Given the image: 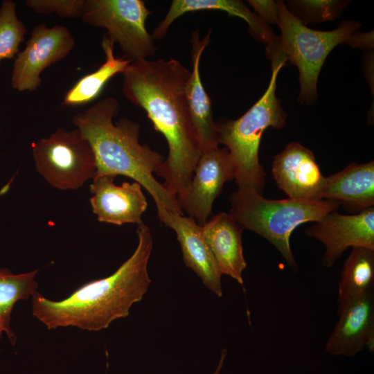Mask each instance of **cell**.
<instances>
[{
  "label": "cell",
  "instance_id": "obj_1",
  "mask_svg": "<svg viewBox=\"0 0 374 374\" xmlns=\"http://www.w3.org/2000/svg\"><path fill=\"white\" fill-rule=\"evenodd\" d=\"M122 74L123 95L145 111L168 143V155L156 174L179 203L202 154L187 100L190 71L175 59L147 58L132 62Z\"/></svg>",
  "mask_w": 374,
  "mask_h": 374
},
{
  "label": "cell",
  "instance_id": "obj_2",
  "mask_svg": "<svg viewBox=\"0 0 374 374\" xmlns=\"http://www.w3.org/2000/svg\"><path fill=\"white\" fill-rule=\"evenodd\" d=\"M136 233L135 251L112 275L89 281L59 301L35 292L32 295L33 314L48 329L75 326L91 331L107 328L115 319L127 317L151 283L148 264L153 247L152 234L143 222L138 224Z\"/></svg>",
  "mask_w": 374,
  "mask_h": 374
},
{
  "label": "cell",
  "instance_id": "obj_3",
  "mask_svg": "<svg viewBox=\"0 0 374 374\" xmlns=\"http://www.w3.org/2000/svg\"><path fill=\"white\" fill-rule=\"evenodd\" d=\"M119 110L118 100L107 97L73 117V125L93 150L95 177H130L150 193L157 212L166 209L184 215L177 197L154 176L164 161L163 157L140 143L139 124L124 117L114 123Z\"/></svg>",
  "mask_w": 374,
  "mask_h": 374
},
{
  "label": "cell",
  "instance_id": "obj_4",
  "mask_svg": "<svg viewBox=\"0 0 374 374\" xmlns=\"http://www.w3.org/2000/svg\"><path fill=\"white\" fill-rule=\"evenodd\" d=\"M266 54L272 72L263 95L239 118L217 124L219 145L229 150L238 190L260 195L266 175L258 157L262 135L269 127L283 128L287 116L276 96L277 76L287 59L276 39L267 44Z\"/></svg>",
  "mask_w": 374,
  "mask_h": 374
},
{
  "label": "cell",
  "instance_id": "obj_5",
  "mask_svg": "<svg viewBox=\"0 0 374 374\" xmlns=\"http://www.w3.org/2000/svg\"><path fill=\"white\" fill-rule=\"evenodd\" d=\"M229 214L242 227L268 240L287 265L296 269L290 236L299 225L317 222L340 206L327 199H269L253 191L237 190L230 197Z\"/></svg>",
  "mask_w": 374,
  "mask_h": 374
},
{
  "label": "cell",
  "instance_id": "obj_6",
  "mask_svg": "<svg viewBox=\"0 0 374 374\" xmlns=\"http://www.w3.org/2000/svg\"><path fill=\"white\" fill-rule=\"evenodd\" d=\"M278 36L280 48L287 62L295 65L299 73V102L312 104L317 98V80L329 53L340 44H353L360 24L354 20L342 21L334 30H317L303 24L282 1H278Z\"/></svg>",
  "mask_w": 374,
  "mask_h": 374
},
{
  "label": "cell",
  "instance_id": "obj_7",
  "mask_svg": "<svg viewBox=\"0 0 374 374\" xmlns=\"http://www.w3.org/2000/svg\"><path fill=\"white\" fill-rule=\"evenodd\" d=\"M37 171L53 188L66 190L81 188L96 172L95 154L78 129H57L33 146Z\"/></svg>",
  "mask_w": 374,
  "mask_h": 374
},
{
  "label": "cell",
  "instance_id": "obj_8",
  "mask_svg": "<svg viewBox=\"0 0 374 374\" xmlns=\"http://www.w3.org/2000/svg\"><path fill=\"white\" fill-rule=\"evenodd\" d=\"M150 14L142 0H85L80 18L89 26L106 29L123 57L133 62L147 59L157 50L145 28Z\"/></svg>",
  "mask_w": 374,
  "mask_h": 374
},
{
  "label": "cell",
  "instance_id": "obj_9",
  "mask_svg": "<svg viewBox=\"0 0 374 374\" xmlns=\"http://www.w3.org/2000/svg\"><path fill=\"white\" fill-rule=\"evenodd\" d=\"M75 45V38L65 26L37 25L25 48L15 58L11 75L13 89L20 92L37 89L43 71L66 57Z\"/></svg>",
  "mask_w": 374,
  "mask_h": 374
},
{
  "label": "cell",
  "instance_id": "obj_10",
  "mask_svg": "<svg viewBox=\"0 0 374 374\" xmlns=\"http://www.w3.org/2000/svg\"><path fill=\"white\" fill-rule=\"evenodd\" d=\"M305 233L323 244L322 265L331 267L349 247L374 249V207L348 215L331 211Z\"/></svg>",
  "mask_w": 374,
  "mask_h": 374
},
{
  "label": "cell",
  "instance_id": "obj_11",
  "mask_svg": "<svg viewBox=\"0 0 374 374\" xmlns=\"http://www.w3.org/2000/svg\"><path fill=\"white\" fill-rule=\"evenodd\" d=\"M234 180V168L228 149L219 146L202 152L193 178L179 204L189 217L203 226L212 214L215 198L224 184Z\"/></svg>",
  "mask_w": 374,
  "mask_h": 374
},
{
  "label": "cell",
  "instance_id": "obj_12",
  "mask_svg": "<svg viewBox=\"0 0 374 374\" xmlns=\"http://www.w3.org/2000/svg\"><path fill=\"white\" fill-rule=\"evenodd\" d=\"M271 172L288 198L321 199L324 177L313 152L299 142H291L274 159Z\"/></svg>",
  "mask_w": 374,
  "mask_h": 374
},
{
  "label": "cell",
  "instance_id": "obj_13",
  "mask_svg": "<svg viewBox=\"0 0 374 374\" xmlns=\"http://www.w3.org/2000/svg\"><path fill=\"white\" fill-rule=\"evenodd\" d=\"M339 319L326 343L332 356L354 357L374 350V291L357 298L337 312Z\"/></svg>",
  "mask_w": 374,
  "mask_h": 374
},
{
  "label": "cell",
  "instance_id": "obj_14",
  "mask_svg": "<svg viewBox=\"0 0 374 374\" xmlns=\"http://www.w3.org/2000/svg\"><path fill=\"white\" fill-rule=\"evenodd\" d=\"M159 218L176 233L183 260L217 296H222V274L205 240L202 226L191 217L163 209Z\"/></svg>",
  "mask_w": 374,
  "mask_h": 374
},
{
  "label": "cell",
  "instance_id": "obj_15",
  "mask_svg": "<svg viewBox=\"0 0 374 374\" xmlns=\"http://www.w3.org/2000/svg\"><path fill=\"white\" fill-rule=\"evenodd\" d=\"M114 177L100 176L93 179L89 191L93 213L100 222L121 226L126 223H142L148 203L139 183H114Z\"/></svg>",
  "mask_w": 374,
  "mask_h": 374
},
{
  "label": "cell",
  "instance_id": "obj_16",
  "mask_svg": "<svg viewBox=\"0 0 374 374\" xmlns=\"http://www.w3.org/2000/svg\"><path fill=\"white\" fill-rule=\"evenodd\" d=\"M211 33L210 30L200 40L198 29L192 33L190 42L193 71L186 88L190 116L202 152L219 146L218 130L213 116L211 101L202 84L199 73L201 55L211 42Z\"/></svg>",
  "mask_w": 374,
  "mask_h": 374
},
{
  "label": "cell",
  "instance_id": "obj_17",
  "mask_svg": "<svg viewBox=\"0 0 374 374\" xmlns=\"http://www.w3.org/2000/svg\"><path fill=\"white\" fill-rule=\"evenodd\" d=\"M321 199L337 202L351 214L374 206V162L352 163L326 177Z\"/></svg>",
  "mask_w": 374,
  "mask_h": 374
},
{
  "label": "cell",
  "instance_id": "obj_18",
  "mask_svg": "<svg viewBox=\"0 0 374 374\" xmlns=\"http://www.w3.org/2000/svg\"><path fill=\"white\" fill-rule=\"evenodd\" d=\"M202 229L221 274L242 285V272L247 267L242 241V227L229 213L222 212L209 218Z\"/></svg>",
  "mask_w": 374,
  "mask_h": 374
},
{
  "label": "cell",
  "instance_id": "obj_19",
  "mask_svg": "<svg viewBox=\"0 0 374 374\" xmlns=\"http://www.w3.org/2000/svg\"><path fill=\"white\" fill-rule=\"evenodd\" d=\"M199 10H219L244 20L249 32L257 40L269 43L275 35L269 26L264 23L242 1L238 0H173L165 18L154 30L153 39L166 37L171 24L180 16Z\"/></svg>",
  "mask_w": 374,
  "mask_h": 374
},
{
  "label": "cell",
  "instance_id": "obj_20",
  "mask_svg": "<svg viewBox=\"0 0 374 374\" xmlns=\"http://www.w3.org/2000/svg\"><path fill=\"white\" fill-rule=\"evenodd\" d=\"M374 291V249L353 247L343 265L337 292V312Z\"/></svg>",
  "mask_w": 374,
  "mask_h": 374
},
{
  "label": "cell",
  "instance_id": "obj_21",
  "mask_svg": "<svg viewBox=\"0 0 374 374\" xmlns=\"http://www.w3.org/2000/svg\"><path fill=\"white\" fill-rule=\"evenodd\" d=\"M114 42L104 34L101 46L105 61L95 71L78 80L65 93L62 105L80 106L94 100L107 82L118 73H122L132 62L123 57H116L114 53Z\"/></svg>",
  "mask_w": 374,
  "mask_h": 374
},
{
  "label": "cell",
  "instance_id": "obj_22",
  "mask_svg": "<svg viewBox=\"0 0 374 374\" xmlns=\"http://www.w3.org/2000/svg\"><path fill=\"white\" fill-rule=\"evenodd\" d=\"M38 270L13 274L8 269H0V336L6 332L14 344L16 336L10 327V315L16 302L26 300L36 291L35 276Z\"/></svg>",
  "mask_w": 374,
  "mask_h": 374
},
{
  "label": "cell",
  "instance_id": "obj_23",
  "mask_svg": "<svg viewBox=\"0 0 374 374\" xmlns=\"http://www.w3.org/2000/svg\"><path fill=\"white\" fill-rule=\"evenodd\" d=\"M26 27L17 16L16 3L5 0L0 7V64L6 59H15L24 39Z\"/></svg>",
  "mask_w": 374,
  "mask_h": 374
},
{
  "label": "cell",
  "instance_id": "obj_24",
  "mask_svg": "<svg viewBox=\"0 0 374 374\" xmlns=\"http://www.w3.org/2000/svg\"><path fill=\"white\" fill-rule=\"evenodd\" d=\"M348 3V1H290L288 9L303 24L306 25L335 20Z\"/></svg>",
  "mask_w": 374,
  "mask_h": 374
},
{
  "label": "cell",
  "instance_id": "obj_25",
  "mask_svg": "<svg viewBox=\"0 0 374 374\" xmlns=\"http://www.w3.org/2000/svg\"><path fill=\"white\" fill-rule=\"evenodd\" d=\"M85 0H27L25 4L37 14H57L61 18L81 17Z\"/></svg>",
  "mask_w": 374,
  "mask_h": 374
},
{
  "label": "cell",
  "instance_id": "obj_26",
  "mask_svg": "<svg viewBox=\"0 0 374 374\" xmlns=\"http://www.w3.org/2000/svg\"><path fill=\"white\" fill-rule=\"evenodd\" d=\"M251 6L257 13V16L266 24L278 26V1L249 0Z\"/></svg>",
  "mask_w": 374,
  "mask_h": 374
},
{
  "label": "cell",
  "instance_id": "obj_27",
  "mask_svg": "<svg viewBox=\"0 0 374 374\" xmlns=\"http://www.w3.org/2000/svg\"><path fill=\"white\" fill-rule=\"evenodd\" d=\"M227 351L226 349H223L221 351L220 357L215 370L213 374H220L224 365L225 358L226 357Z\"/></svg>",
  "mask_w": 374,
  "mask_h": 374
},
{
  "label": "cell",
  "instance_id": "obj_28",
  "mask_svg": "<svg viewBox=\"0 0 374 374\" xmlns=\"http://www.w3.org/2000/svg\"><path fill=\"white\" fill-rule=\"evenodd\" d=\"M12 178L8 183H7L1 190H0V197L4 195L10 188V184L12 183Z\"/></svg>",
  "mask_w": 374,
  "mask_h": 374
},
{
  "label": "cell",
  "instance_id": "obj_29",
  "mask_svg": "<svg viewBox=\"0 0 374 374\" xmlns=\"http://www.w3.org/2000/svg\"><path fill=\"white\" fill-rule=\"evenodd\" d=\"M0 132H1V129H0Z\"/></svg>",
  "mask_w": 374,
  "mask_h": 374
}]
</instances>
